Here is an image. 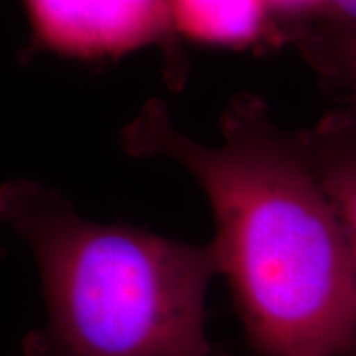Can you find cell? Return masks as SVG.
Here are the masks:
<instances>
[{
    "label": "cell",
    "mask_w": 356,
    "mask_h": 356,
    "mask_svg": "<svg viewBox=\"0 0 356 356\" xmlns=\"http://www.w3.org/2000/svg\"><path fill=\"white\" fill-rule=\"evenodd\" d=\"M0 221L32 249L47 300L24 356H218L204 327L220 275L210 243L89 221L30 180L0 185Z\"/></svg>",
    "instance_id": "7a4b0ae2"
},
{
    "label": "cell",
    "mask_w": 356,
    "mask_h": 356,
    "mask_svg": "<svg viewBox=\"0 0 356 356\" xmlns=\"http://www.w3.org/2000/svg\"><path fill=\"white\" fill-rule=\"evenodd\" d=\"M270 15L292 22L293 25H309L317 17L322 0H264Z\"/></svg>",
    "instance_id": "ba28073f"
},
{
    "label": "cell",
    "mask_w": 356,
    "mask_h": 356,
    "mask_svg": "<svg viewBox=\"0 0 356 356\" xmlns=\"http://www.w3.org/2000/svg\"><path fill=\"white\" fill-rule=\"evenodd\" d=\"M302 50L327 78L341 83L350 91L356 115V32L307 25L299 33Z\"/></svg>",
    "instance_id": "8992f818"
},
{
    "label": "cell",
    "mask_w": 356,
    "mask_h": 356,
    "mask_svg": "<svg viewBox=\"0 0 356 356\" xmlns=\"http://www.w3.org/2000/svg\"><path fill=\"white\" fill-rule=\"evenodd\" d=\"M302 134L343 234L356 289V115L335 111Z\"/></svg>",
    "instance_id": "277c9868"
},
{
    "label": "cell",
    "mask_w": 356,
    "mask_h": 356,
    "mask_svg": "<svg viewBox=\"0 0 356 356\" xmlns=\"http://www.w3.org/2000/svg\"><path fill=\"white\" fill-rule=\"evenodd\" d=\"M136 157H163L210 203L220 275L256 356H355L356 289L348 252L304 134L274 121L261 97L236 96L221 144L203 145L150 101L122 132Z\"/></svg>",
    "instance_id": "6da1fadb"
},
{
    "label": "cell",
    "mask_w": 356,
    "mask_h": 356,
    "mask_svg": "<svg viewBox=\"0 0 356 356\" xmlns=\"http://www.w3.org/2000/svg\"><path fill=\"white\" fill-rule=\"evenodd\" d=\"M309 25L356 32V0H322L317 17Z\"/></svg>",
    "instance_id": "52a82bcc"
},
{
    "label": "cell",
    "mask_w": 356,
    "mask_h": 356,
    "mask_svg": "<svg viewBox=\"0 0 356 356\" xmlns=\"http://www.w3.org/2000/svg\"><path fill=\"white\" fill-rule=\"evenodd\" d=\"M172 29L213 47H248L267 37L264 0H167Z\"/></svg>",
    "instance_id": "5b68a950"
},
{
    "label": "cell",
    "mask_w": 356,
    "mask_h": 356,
    "mask_svg": "<svg viewBox=\"0 0 356 356\" xmlns=\"http://www.w3.org/2000/svg\"><path fill=\"white\" fill-rule=\"evenodd\" d=\"M38 50L109 58L167 43V0H24Z\"/></svg>",
    "instance_id": "3957f363"
}]
</instances>
